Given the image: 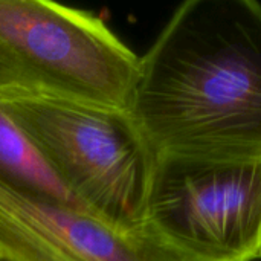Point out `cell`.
Masks as SVG:
<instances>
[{"label": "cell", "mask_w": 261, "mask_h": 261, "mask_svg": "<svg viewBox=\"0 0 261 261\" xmlns=\"http://www.w3.org/2000/svg\"><path fill=\"white\" fill-rule=\"evenodd\" d=\"M0 104L87 211L124 228L145 225L158 154L128 110L41 99Z\"/></svg>", "instance_id": "cell-3"}, {"label": "cell", "mask_w": 261, "mask_h": 261, "mask_svg": "<svg viewBox=\"0 0 261 261\" xmlns=\"http://www.w3.org/2000/svg\"><path fill=\"white\" fill-rule=\"evenodd\" d=\"M128 112L158 156L261 162V5L188 0L141 57Z\"/></svg>", "instance_id": "cell-1"}, {"label": "cell", "mask_w": 261, "mask_h": 261, "mask_svg": "<svg viewBox=\"0 0 261 261\" xmlns=\"http://www.w3.org/2000/svg\"><path fill=\"white\" fill-rule=\"evenodd\" d=\"M145 223L185 261L261 257V162L158 156Z\"/></svg>", "instance_id": "cell-4"}, {"label": "cell", "mask_w": 261, "mask_h": 261, "mask_svg": "<svg viewBox=\"0 0 261 261\" xmlns=\"http://www.w3.org/2000/svg\"><path fill=\"white\" fill-rule=\"evenodd\" d=\"M0 182L34 197L86 210L69 191L37 142L2 104Z\"/></svg>", "instance_id": "cell-6"}, {"label": "cell", "mask_w": 261, "mask_h": 261, "mask_svg": "<svg viewBox=\"0 0 261 261\" xmlns=\"http://www.w3.org/2000/svg\"><path fill=\"white\" fill-rule=\"evenodd\" d=\"M138 57L90 11L0 0V101H67L130 109Z\"/></svg>", "instance_id": "cell-2"}, {"label": "cell", "mask_w": 261, "mask_h": 261, "mask_svg": "<svg viewBox=\"0 0 261 261\" xmlns=\"http://www.w3.org/2000/svg\"><path fill=\"white\" fill-rule=\"evenodd\" d=\"M0 261H6V260H3V258H2V257H0Z\"/></svg>", "instance_id": "cell-7"}, {"label": "cell", "mask_w": 261, "mask_h": 261, "mask_svg": "<svg viewBox=\"0 0 261 261\" xmlns=\"http://www.w3.org/2000/svg\"><path fill=\"white\" fill-rule=\"evenodd\" d=\"M0 257L6 261H185L147 223L118 226L90 211L0 182Z\"/></svg>", "instance_id": "cell-5"}]
</instances>
